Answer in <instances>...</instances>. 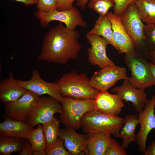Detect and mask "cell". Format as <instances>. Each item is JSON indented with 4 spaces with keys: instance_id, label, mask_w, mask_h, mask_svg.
<instances>
[{
    "instance_id": "obj_1",
    "label": "cell",
    "mask_w": 155,
    "mask_h": 155,
    "mask_svg": "<svg viewBox=\"0 0 155 155\" xmlns=\"http://www.w3.org/2000/svg\"><path fill=\"white\" fill-rule=\"evenodd\" d=\"M80 36L77 30L70 29L60 22L45 35L37 59L65 64L70 59H77L81 48L78 42Z\"/></svg>"
},
{
    "instance_id": "obj_2",
    "label": "cell",
    "mask_w": 155,
    "mask_h": 155,
    "mask_svg": "<svg viewBox=\"0 0 155 155\" xmlns=\"http://www.w3.org/2000/svg\"><path fill=\"white\" fill-rule=\"evenodd\" d=\"M62 96L78 99H94L100 91L93 87L84 73L73 71L64 74L57 82Z\"/></svg>"
},
{
    "instance_id": "obj_3",
    "label": "cell",
    "mask_w": 155,
    "mask_h": 155,
    "mask_svg": "<svg viewBox=\"0 0 155 155\" xmlns=\"http://www.w3.org/2000/svg\"><path fill=\"white\" fill-rule=\"evenodd\" d=\"M126 32L133 41L135 50L147 60L150 61V52L146 44L144 28L134 2L130 3L119 17Z\"/></svg>"
},
{
    "instance_id": "obj_4",
    "label": "cell",
    "mask_w": 155,
    "mask_h": 155,
    "mask_svg": "<svg viewBox=\"0 0 155 155\" xmlns=\"http://www.w3.org/2000/svg\"><path fill=\"white\" fill-rule=\"evenodd\" d=\"M124 119L105 114L94 109L85 114L81 127L85 134L95 133L104 134L118 133L123 126Z\"/></svg>"
},
{
    "instance_id": "obj_5",
    "label": "cell",
    "mask_w": 155,
    "mask_h": 155,
    "mask_svg": "<svg viewBox=\"0 0 155 155\" xmlns=\"http://www.w3.org/2000/svg\"><path fill=\"white\" fill-rule=\"evenodd\" d=\"M124 62L131 72L127 79L133 86L144 90L155 85L149 63L140 53L135 50L125 54Z\"/></svg>"
},
{
    "instance_id": "obj_6",
    "label": "cell",
    "mask_w": 155,
    "mask_h": 155,
    "mask_svg": "<svg viewBox=\"0 0 155 155\" xmlns=\"http://www.w3.org/2000/svg\"><path fill=\"white\" fill-rule=\"evenodd\" d=\"M94 100L63 97L60 102L62 108L60 116L61 123L66 127H70L75 130L81 128L84 115L95 109Z\"/></svg>"
},
{
    "instance_id": "obj_7",
    "label": "cell",
    "mask_w": 155,
    "mask_h": 155,
    "mask_svg": "<svg viewBox=\"0 0 155 155\" xmlns=\"http://www.w3.org/2000/svg\"><path fill=\"white\" fill-rule=\"evenodd\" d=\"M34 16L44 28L47 27L49 23L55 20L64 23L67 28L71 30H75L77 26L84 28L87 26V24L84 20L80 11L74 6L67 10L57 9L45 12L37 10Z\"/></svg>"
},
{
    "instance_id": "obj_8",
    "label": "cell",
    "mask_w": 155,
    "mask_h": 155,
    "mask_svg": "<svg viewBox=\"0 0 155 155\" xmlns=\"http://www.w3.org/2000/svg\"><path fill=\"white\" fill-rule=\"evenodd\" d=\"M56 99L49 97H40L34 106L27 122L32 127L43 124L51 120L56 113L60 114L62 107Z\"/></svg>"
},
{
    "instance_id": "obj_9",
    "label": "cell",
    "mask_w": 155,
    "mask_h": 155,
    "mask_svg": "<svg viewBox=\"0 0 155 155\" xmlns=\"http://www.w3.org/2000/svg\"><path fill=\"white\" fill-rule=\"evenodd\" d=\"M38 95L27 90L17 100L5 104L7 117L18 121H27L34 106L40 98Z\"/></svg>"
},
{
    "instance_id": "obj_10",
    "label": "cell",
    "mask_w": 155,
    "mask_h": 155,
    "mask_svg": "<svg viewBox=\"0 0 155 155\" xmlns=\"http://www.w3.org/2000/svg\"><path fill=\"white\" fill-rule=\"evenodd\" d=\"M127 78L125 68L114 65L95 71L90 80L93 87L100 92H104L108 91L118 81Z\"/></svg>"
},
{
    "instance_id": "obj_11",
    "label": "cell",
    "mask_w": 155,
    "mask_h": 155,
    "mask_svg": "<svg viewBox=\"0 0 155 155\" xmlns=\"http://www.w3.org/2000/svg\"><path fill=\"white\" fill-rule=\"evenodd\" d=\"M155 95L152 96L143 110L139 112L137 118L140 126L136 134V142L140 152L144 153L146 149V143L150 131L155 129Z\"/></svg>"
},
{
    "instance_id": "obj_12",
    "label": "cell",
    "mask_w": 155,
    "mask_h": 155,
    "mask_svg": "<svg viewBox=\"0 0 155 155\" xmlns=\"http://www.w3.org/2000/svg\"><path fill=\"white\" fill-rule=\"evenodd\" d=\"M86 36L91 45L87 53L88 61L92 65L100 68L115 65L106 55V48L109 44L105 38L88 33Z\"/></svg>"
},
{
    "instance_id": "obj_13",
    "label": "cell",
    "mask_w": 155,
    "mask_h": 155,
    "mask_svg": "<svg viewBox=\"0 0 155 155\" xmlns=\"http://www.w3.org/2000/svg\"><path fill=\"white\" fill-rule=\"evenodd\" d=\"M19 84L27 90L34 92L40 96L47 94L60 102L63 97L61 95L57 83L47 82L41 78L38 71L35 69L32 72L31 79L28 81L18 79Z\"/></svg>"
},
{
    "instance_id": "obj_14",
    "label": "cell",
    "mask_w": 155,
    "mask_h": 155,
    "mask_svg": "<svg viewBox=\"0 0 155 155\" xmlns=\"http://www.w3.org/2000/svg\"><path fill=\"white\" fill-rule=\"evenodd\" d=\"M59 137L64 141V146L71 155H88V134H80L70 127L60 129Z\"/></svg>"
},
{
    "instance_id": "obj_15",
    "label": "cell",
    "mask_w": 155,
    "mask_h": 155,
    "mask_svg": "<svg viewBox=\"0 0 155 155\" xmlns=\"http://www.w3.org/2000/svg\"><path fill=\"white\" fill-rule=\"evenodd\" d=\"M124 80L122 85L113 88L111 91L118 93L123 100L131 102L139 112L144 108L149 100L147 95L144 90L133 86L127 78Z\"/></svg>"
},
{
    "instance_id": "obj_16",
    "label": "cell",
    "mask_w": 155,
    "mask_h": 155,
    "mask_svg": "<svg viewBox=\"0 0 155 155\" xmlns=\"http://www.w3.org/2000/svg\"><path fill=\"white\" fill-rule=\"evenodd\" d=\"M106 16L112 24L113 39L120 54H126L135 50V44L127 33L119 17L111 12Z\"/></svg>"
},
{
    "instance_id": "obj_17",
    "label": "cell",
    "mask_w": 155,
    "mask_h": 155,
    "mask_svg": "<svg viewBox=\"0 0 155 155\" xmlns=\"http://www.w3.org/2000/svg\"><path fill=\"white\" fill-rule=\"evenodd\" d=\"M94 109L107 115L117 116L124 106L119 94L100 92L94 100Z\"/></svg>"
},
{
    "instance_id": "obj_18",
    "label": "cell",
    "mask_w": 155,
    "mask_h": 155,
    "mask_svg": "<svg viewBox=\"0 0 155 155\" xmlns=\"http://www.w3.org/2000/svg\"><path fill=\"white\" fill-rule=\"evenodd\" d=\"M27 90L19 84L18 79L14 78L13 73L10 72L8 77L0 82V101L5 104L15 101Z\"/></svg>"
},
{
    "instance_id": "obj_19",
    "label": "cell",
    "mask_w": 155,
    "mask_h": 155,
    "mask_svg": "<svg viewBox=\"0 0 155 155\" xmlns=\"http://www.w3.org/2000/svg\"><path fill=\"white\" fill-rule=\"evenodd\" d=\"M33 129L27 121H18L7 117L0 123V135L27 139Z\"/></svg>"
},
{
    "instance_id": "obj_20",
    "label": "cell",
    "mask_w": 155,
    "mask_h": 155,
    "mask_svg": "<svg viewBox=\"0 0 155 155\" xmlns=\"http://www.w3.org/2000/svg\"><path fill=\"white\" fill-rule=\"evenodd\" d=\"M88 135V155H105L112 138L111 135L95 133Z\"/></svg>"
},
{
    "instance_id": "obj_21",
    "label": "cell",
    "mask_w": 155,
    "mask_h": 155,
    "mask_svg": "<svg viewBox=\"0 0 155 155\" xmlns=\"http://www.w3.org/2000/svg\"><path fill=\"white\" fill-rule=\"evenodd\" d=\"M138 124L137 116L128 115L124 118L123 125L120 131L114 135L115 137L123 140L122 146L125 149L131 142H136L137 137L135 131Z\"/></svg>"
},
{
    "instance_id": "obj_22",
    "label": "cell",
    "mask_w": 155,
    "mask_h": 155,
    "mask_svg": "<svg viewBox=\"0 0 155 155\" xmlns=\"http://www.w3.org/2000/svg\"><path fill=\"white\" fill-rule=\"evenodd\" d=\"M88 33L102 36L109 44L118 51L117 46L113 38L112 24L106 15L100 16L96 21L93 28Z\"/></svg>"
},
{
    "instance_id": "obj_23",
    "label": "cell",
    "mask_w": 155,
    "mask_h": 155,
    "mask_svg": "<svg viewBox=\"0 0 155 155\" xmlns=\"http://www.w3.org/2000/svg\"><path fill=\"white\" fill-rule=\"evenodd\" d=\"M139 16L146 24H155V0H137L134 2Z\"/></svg>"
},
{
    "instance_id": "obj_24",
    "label": "cell",
    "mask_w": 155,
    "mask_h": 155,
    "mask_svg": "<svg viewBox=\"0 0 155 155\" xmlns=\"http://www.w3.org/2000/svg\"><path fill=\"white\" fill-rule=\"evenodd\" d=\"M26 139L0 135V155H10L14 152L19 154Z\"/></svg>"
},
{
    "instance_id": "obj_25",
    "label": "cell",
    "mask_w": 155,
    "mask_h": 155,
    "mask_svg": "<svg viewBox=\"0 0 155 155\" xmlns=\"http://www.w3.org/2000/svg\"><path fill=\"white\" fill-rule=\"evenodd\" d=\"M27 139L30 143L33 151L45 150L46 147V140L40 124H38L36 129L31 131Z\"/></svg>"
},
{
    "instance_id": "obj_26",
    "label": "cell",
    "mask_w": 155,
    "mask_h": 155,
    "mask_svg": "<svg viewBox=\"0 0 155 155\" xmlns=\"http://www.w3.org/2000/svg\"><path fill=\"white\" fill-rule=\"evenodd\" d=\"M60 123V120L54 117L50 121L42 125L47 146L53 143L59 136Z\"/></svg>"
},
{
    "instance_id": "obj_27",
    "label": "cell",
    "mask_w": 155,
    "mask_h": 155,
    "mask_svg": "<svg viewBox=\"0 0 155 155\" xmlns=\"http://www.w3.org/2000/svg\"><path fill=\"white\" fill-rule=\"evenodd\" d=\"M115 0H89L88 7L100 16H105L109 9L115 5Z\"/></svg>"
},
{
    "instance_id": "obj_28",
    "label": "cell",
    "mask_w": 155,
    "mask_h": 155,
    "mask_svg": "<svg viewBox=\"0 0 155 155\" xmlns=\"http://www.w3.org/2000/svg\"><path fill=\"white\" fill-rule=\"evenodd\" d=\"M64 141L59 137L45 150L46 155H71L64 146Z\"/></svg>"
},
{
    "instance_id": "obj_29",
    "label": "cell",
    "mask_w": 155,
    "mask_h": 155,
    "mask_svg": "<svg viewBox=\"0 0 155 155\" xmlns=\"http://www.w3.org/2000/svg\"><path fill=\"white\" fill-rule=\"evenodd\" d=\"M144 32L148 50L150 52L155 51V24H145Z\"/></svg>"
},
{
    "instance_id": "obj_30",
    "label": "cell",
    "mask_w": 155,
    "mask_h": 155,
    "mask_svg": "<svg viewBox=\"0 0 155 155\" xmlns=\"http://www.w3.org/2000/svg\"><path fill=\"white\" fill-rule=\"evenodd\" d=\"M125 149L116 140L112 138L105 155H127Z\"/></svg>"
},
{
    "instance_id": "obj_31",
    "label": "cell",
    "mask_w": 155,
    "mask_h": 155,
    "mask_svg": "<svg viewBox=\"0 0 155 155\" xmlns=\"http://www.w3.org/2000/svg\"><path fill=\"white\" fill-rule=\"evenodd\" d=\"M36 5L37 10L41 11L48 12L57 8L56 0H38Z\"/></svg>"
},
{
    "instance_id": "obj_32",
    "label": "cell",
    "mask_w": 155,
    "mask_h": 155,
    "mask_svg": "<svg viewBox=\"0 0 155 155\" xmlns=\"http://www.w3.org/2000/svg\"><path fill=\"white\" fill-rule=\"evenodd\" d=\"M137 0H115V4L113 7L114 13L119 17L131 3Z\"/></svg>"
},
{
    "instance_id": "obj_33",
    "label": "cell",
    "mask_w": 155,
    "mask_h": 155,
    "mask_svg": "<svg viewBox=\"0 0 155 155\" xmlns=\"http://www.w3.org/2000/svg\"><path fill=\"white\" fill-rule=\"evenodd\" d=\"M59 11L68 10L73 6V3L76 0H56Z\"/></svg>"
},
{
    "instance_id": "obj_34",
    "label": "cell",
    "mask_w": 155,
    "mask_h": 155,
    "mask_svg": "<svg viewBox=\"0 0 155 155\" xmlns=\"http://www.w3.org/2000/svg\"><path fill=\"white\" fill-rule=\"evenodd\" d=\"M32 150L30 143L26 140L23 145L20 155H33Z\"/></svg>"
},
{
    "instance_id": "obj_35",
    "label": "cell",
    "mask_w": 155,
    "mask_h": 155,
    "mask_svg": "<svg viewBox=\"0 0 155 155\" xmlns=\"http://www.w3.org/2000/svg\"><path fill=\"white\" fill-rule=\"evenodd\" d=\"M144 155H155V140L146 148L144 152Z\"/></svg>"
},
{
    "instance_id": "obj_36",
    "label": "cell",
    "mask_w": 155,
    "mask_h": 155,
    "mask_svg": "<svg viewBox=\"0 0 155 155\" xmlns=\"http://www.w3.org/2000/svg\"><path fill=\"white\" fill-rule=\"evenodd\" d=\"M22 3L24 6H28L36 4L38 0H13Z\"/></svg>"
},
{
    "instance_id": "obj_37",
    "label": "cell",
    "mask_w": 155,
    "mask_h": 155,
    "mask_svg": "<svg viewBox=\"0 0 155 155\" xmlns=\"http://www.w3.org/2000/svg\"><path fill=\"white\" fill-rule=\"evenodd\" d=\"M89 0H76L77 6L80 8L84 11L85 10V7Z\"/></svg>"
},
{
    "instance_id": "obj_38",
    "label": "cell",
    "mask_w": 155,
    "mask_h": 155,
    "mask_svg": "<svg viewBox=\"0 0 155 155\" xmlns=\"http://www.w3.org/2000/svg\"><path fill=\"white\" fill-rule=\"evenodd\" d=\"M149 65L151 72L155 80V64L150 62Z\"/></svg>"
},
{
    "instance_id": "obj_39",
    "label": "cell",
    "mask_w": 155,
    "mask_h": 155,
    "mask_svg": "<svg viewBox=\"0 0 155 155\" xmlns=\"http://www.w3.org/2000/svg\"><path fill=\"white\" fill-rule=\"evenodd\" d=\"M150 63L155 64V51L150 52Z\"/></svg>"
},
{
    "instance_id": "obj_40",
    "label": "cell",
    "mask_w": 155,
    "mask_h": 155,
    "mask_svg": "<svg viewBox=\"0 0 155 155\" xmlns=\"http://www.w3.org/2000/svg\"><path fill=\"white\" fill-rule=\"evenodd\" d=\"M33 155H46L45 150L33 151Z\"/></svg>"
}]
</instances>
